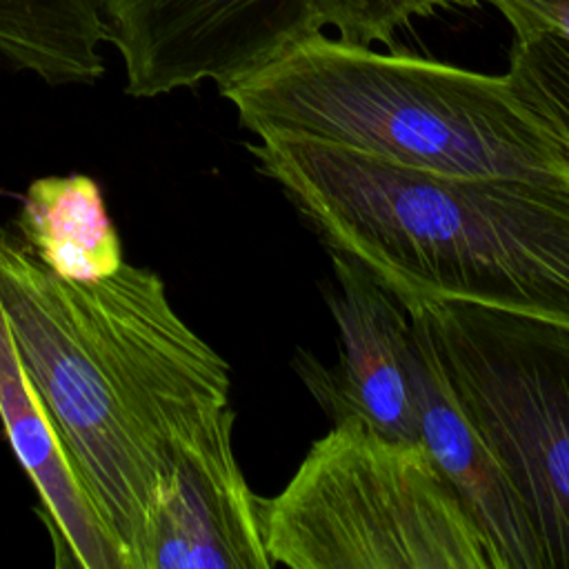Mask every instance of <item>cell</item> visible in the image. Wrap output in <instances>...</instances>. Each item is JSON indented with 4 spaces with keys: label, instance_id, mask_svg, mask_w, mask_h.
Returning a JSON list of instances; mask_svg holds the SVG:
<instances>
[{
    "label": "cell",
    "instance_id": "14",
    "mask_svg": "<svg viewBox=\"0 0 569 569\" xmlns=\"http://www.w3.org/2000/svg\"><path fill=\"white\" fill-rule=\"evenodd\" d=\"M507 78L522 102L569 140V42L551 33L513 38Z\"/></svg>",
    "mask_w": 569,
    "mask_h": 569
},
{
    "label": "cell",
    "instance_id": "11",
    "mask_svg": "<svg viewBox=\"0 0 569 569\" xmlns=\"http://www.w3.org/2000/svg\"><path fill=\"white\" fill-rule=\"evenodd\" d=\"M16 224L24 247L64 280H102L124 262L118 229L98 182L89 176L33 180L22 196Z\"/></svg>",
    "mask_w": 569,
    "mask_h": 569
},
{
    "label": "cell",
    "instance_id": "3",
    "mask_svg": "<svg viewBox=\"0 0 569 569\" xmlns=\"http://www.w3.org/2000/svg\"><path fill=\"white\" fill-rule=\"evenodd\" d=\"M218 91L258 140L331 144L431 173L569 180V140L507 73L318 31Z\"/></svg>",
    "mask_w": 569,
    "mask_h": 569
},
{
    "label": "cell",
    "instance_id": "4",
    "mask_svg": "<svg viewBox=\"0 0 569 569\" xmlns=\"http://www.w3.org/2000/svg\"><path fill=\"white\" fill-rule=\"evenodd\" d=\"M264 549L291 569H491L482 538L422 442L358 418L318 438L273 498Z\"/></svg>",
    "mask_w": 569,
    "mask_h": 569
},
{
    "label": "cell",
    "instance_id": "10",
    "mask_svg": "<svg viewBox=\"0 0 569 569\" xmlns=\"http://www.w3.org/2000/svg\"><path fill=\"white\" fill-rule=\"evenodd\" d=\"M409 369L420 442L476 525L491 569H545L536 533L507 473L462 413L440 365L416 333Z\"/></svg>",
    "mask_w": 569,
    "mask_h": 569
},
{
    "label": "cell",
    "instance_id": "8",
    "mask_svg": "<svg viewBox=\"0 0 569 569\" xmlns=\"http://www.w3.org/2000/svg\"><path fill=\"white\" fill-rule=\"evenodd\" d=\"M327 253L333 267L327 305L340 333V360L327 367L313 353L298 351L293 369L331 425L358 418L391 440L420 442L409 313L360 262Z\"/></svg>",
    "mask_w": 569,
    "mask_h": 569
},
{
    "label": "cell",
    "instance_id": "9",
    "mask_svg": "<svg viewBox=\"0 0 569 569\" xmlns=\"http://www.w3.org/2000/svg\"><path fill=\"white\" fill-rule=\"evenodd\" d=\"M0 422L27 471L56 551V567L127 569L124 553L82 482L62 433L29 378L0 305Z\"/></svg>",
    "mask_w": 569,
    "mask_h": 569
},
{
    "label": "cell",
    "instance_id": "5",
    "mask_svg": "<svg viewBox=\"0 0 569 569\" xmlns=\"http://www.w3.org/2000/svg\"><path fill=\"white\" fill-rule=\"evenodd\" d=\"M402 307L507 473L545 569H569V329L453 300Z\"/></svg>",
    "mask_w": 569,
    "mask_h": 569
},
{
    "label": "cell",
    "instance_id": "2",
    "mask_svg": "<svg viewBox=\"0 0 569 569\" xmlns=\"http://www.w3.org/2000/svg\"><path fill=\"white\" fill-rule=\"evenodd\" d=\"M247 149L325 249L400 302H469L569 329V180L431 173L282 138Z\"/></svg>",
    "mask_w": 569,
    "mask_h": 569
},
{
    "label": "cell",
    "instance_id": "13",
    "mask_svg": "<svg viewBox=\"0 0 569 569\" xmlns=\"http://www.w3.org/2000/svg\"><path fill=\"white\" fill-rule=\"evenodd\" d=\"M482 0H311V18L318 31L333 27L338 40L371 47L382 42L396 49V33L413 18H429L438 11L478 9Z\"/></svg>",
    "mask_w": 569,
    "mask_h": 569
},
{
    "label": "cell",
    "instance_id": "1",
    "mask_svg": "<svg viewBox=\"0 0 569 569\" xmlns=\"http://www.w3.org/2000/svg\"><path fill=\"white\" fill-rule=\"evenodd\" d=\"M0 305L127 569H142L173 449L229 405V365L180 318L156 271L122 262L102 280H64L7 229Z\"/></svg>",
    "mask_w": 569,
    "mask_h": 569
},
{
    "label": "cell",
    "instance_id": "6",
    "mask_svg": "<svg viewBox=\"0 0 569 569\" xmlns=\"http://www.w3.org/2000/svg\"><path fill=\"white\" fill-rule=\"evenodd\" d=\"M131 98L218 89L318 33L311 0H100Z\"/></svg>",
    "mask_w": 569,
    "mask_h": 569
},
{
    "label": "cell",
    "instance_id": "15",
    "mask_svg": "<svg viewBox=\"0 0 569 569\" xmlns=\"http://www.w3.org/2000/svg\"><path fill=\"white\" fill-rule=\"evenodd\" d=\"M500 11L511 24L513 38L525 40L540 33L569 42V0H482Z\"/></svg>",
    "mask_w": 569,
    "mask_h": 569
},
{
    "label": "cell",
    "instance_id": "7",
    "mask_svg": "<svg viewBox=\"0 0 569 569\" xmlns=\"http://www.w3.org/2000/svg\"><path fill=\"white\" fill-rule=\"evenodd\" d=\"M227 405L173 449L160 482L142 569H271L262 538V498L236 460Z\"/></svg>",
    "mask_w": 569,
    "mask_h": 569
},
{
    "label": "cell",
    "instance_id": "12",
    "mask_svg": "<svg viewBox=\"0 0 569 569\" xmlns=\"http://www.w3.org/2000/svg\"><path fill=\"white\" fill-rule=\"evenodd\" d=\"M107 42L100 0H0V58L47 84H93Z\"/></svg>",
    "mask_w": 569,
    "mask_h": 569
}]
</instances>
